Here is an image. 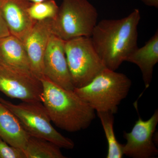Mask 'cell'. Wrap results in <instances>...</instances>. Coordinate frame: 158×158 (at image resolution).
<instances>
[{
  "instance_id": "obj_1",
  "label": "cell",
  "mask_w": 158,
  "mask_h": 158,
  "mask_svg": "<svg viewBox=\"0 0 158 158\" xmlns=\"http://www.w3.org/2000/svg\"><path fill=\"white\" fill-rule=\"evenodd\" d=\"M140 11L135 9L126 17L103 19L97 23L90 38L106 68L116 71L138 47Z\"/></svg>"
},
{
  "instance_id": "obj_2",
  "label": "cell",
  "mask_w": 158,
  "mask_h": 158,
  "mask_svg": "<svg viewBox=\"0 0 158 158\" xmlns=\"http://www.w3.org/2000/svg\"><path fill=\"white\" fill-rule=\"evenodd\" d=\"M42 102L54 124L69 132L88 128L95 118V111L73 90L56 85L44 77Z\"/></svg>"
},
{
  "instance_id": "obj_3",
  "label": "cell",
  "mask_w": 158,
  "mask_h": 158,
  "mask_svg": "<svg viewBox=\"0 0 158 158\" xmlns=\"http://www.w3.org/2000/svg\"><path fill=\"white\" fill-rule=\"evenodd\" d=\"M131 85L124 74L105 68L90 83L73 90L94 111L115 114Z\"/></svg>"
},
{
  "instance_id": "obj_4",
  "label": "cell",
  "mask_w": 158,
  "mask_h": 158,
  "mask_svg": "<svg viewBox=\"0 0 158 158\" xmlns=\"http://www.w3.org/2000/svg\"><path fill=\"white\" fill-rule=\"evenodd\" d=\"M98 16L96 8L88 0H62L53 19V34L64 41L90 37Z\"/></svg>"
},
{
  "instance_id": "obj_5",
  "label": "cell",
  "mask_w": 158,
  "mask_h": 158,
  "mask_svg": "<svg viewBox=\"0 0 158 158\" xmlns=\"http://www.w3.org/2000/svg\"><path fill=\"white\" fill-rule=\"evenodd\" d=\"M0 102L17 117L20 123L31 136L52 142L60 148L72 149L74 143L54 128L44 105L40 102H23L15 104L0 97Z\"/></svg>"
},
{
  "instance_id": "obj_6",
  "label": "cell",
  "mask_w": 158,
  "mask_h": 158,
  "mask_svg": "<svg viewBox=\"0 0 158 158\" xmlns=\"http://www.w3.org/2000/svg\"><path fill=\"white\" fill-rule=\"evenodd\" d=\"M64 48L74 88L87 85L106 68L90 37H78L65 41Z\"/></svg>"
},
{
  "instance_id": "obj_7",
  "label": "cell",
  "mask_w": 158,
  "mask_h": 158,
  "mask_svg": "<svg viewBox=\"0 0 158 158\" xmlns=\"http://www.w3.org/2000/svg\"><path fill=\"white\" fill-rule=\"evenodd\" d=\"M0 91L23 102H42L43 86L33 72L0 62Z\"/></svg>"
},
{
  "instance_id": "obj_8",
  "label": "cell",
  "mask_w": 158,
  "mask_h": 158,
  "mask_svg": "<svg viewBox=\"0 0 158 158\" xmlns=\"http://www.w3.org/2000/svg\"><path fill=\"white\" fill-rule=\"evenodd\" d=\"M158 123V110L148 120H144L139 116L131 131L123 132V138L127 141L123 144V154L133 158H152L157 156L158 150L154 136Z\"/></svg>"
},
{
  "instance_id": "obj_9",
  "label": "cell",
  "mask_w": 158,
  "mask_h": 158,
  "mask_svg": "<svg viewBox=\"0 0 158 158\" xmlns=\"http://www.w3.org/2000/svg\"><path fill=\"white\" fill-rule=\"evenodd\" d=\"M64 44L65 41L54 34L52 35L44 59V76L64 89L73 90Z\"/></svg>"
},
{
  "instance_id": "obj_10",
  "label": "cell",
  "mask_w": 158,
  "mask_h": 158,
  "mask_svg": "<svg viewBox=\"0 0 158 158\" xmlns=\"http://www.w3.org/2000/svg\"><path fill=\"white\" fill-rule=\"evenodd\" d=\"M52 21L53 19H50L37 21L22 41L28 57L31 70L40 79L44 77V59L53 34Z\"/></svg>"
},
{
  "instance_id": "obj_11",
  "label": "cell",
  "mask_w": 158,
  "mask_h": 158,
  "mask_svg": "<svg viewBox=\"0 0 158 158\" xmlns=\"http://www.w3.org/2000/svg\"><path fill=\"white\" fill-rule=\"evenodd\" d=\"M28 0H2L0 11L10 34L22 41L37 22L32 19Z\"/></svg>"
},
{
  "instance_id": "obj_12",
  "label": "cell",
  "mask_w": 158,
  "mask_h": 158,
  "mask_svg": "<svg viewBox=\"0 0 158 158\" xmlns=\"http://www.w3.org/2000/svg\"><path fill=\"white\" fill-rule=\"evenodd\" d=\"M126 61L139 67L145 88H148L152 81L154 68L158 62V30L143 47L133 51Z\"/></svg>"
},
{
  "instance_id": "obj_13",
  "label": "cell",
  "mask_w": 158,
  "mask_h": 158,
  "mask_svg": "<svg viewBox=\"0 0 158 158\" xmlns=\"http://www.w3.org/2000/svg\"><path fill=\"white\" fill-rule=\"evenodd\" d=\"M30 136L17 117L0 102V138L23 151Z\"/></svg>"
},
{
  "instance_id": "obj_14",
  "label": "cell",
  "mask_w": 158,
  "mask_h": 158,
  "mask_svg": "<svg viewBox=\"0 0 158 158\" xmlns=\"http://www.w3.org/2000/svg\"><path fill=\"white\" fill-rule=\"evenodd\" d=\"M0 62L33 72L22 41L11 34L0 38Z\"/></svg>"
},
{
  "instance_id": "obj_15",
  "label": "cell",
  "mask_w": 158,
  "mask_h": 158,
  "mask_svg": "<svg viewBox=\"0 0 158 158\" xmlns=\"http://www.w3.org/2000/svg\"><path fill=\"white\" fill-rule=\"evenodd\" d=\"M23 152L25 158H66L56 144L34 136H30Z\"/></svg>"
},
{
  "instance_id": "obj_16",
  "label": "cell",
  "mask_w": 158,
  "mask_h": 158,
  "mask_svg": "<svg viewBox=\"0 0 158 158\" xmlns=\"http://www.w3.org/2000/svg\"><path fill=\"white\" fill-rule=\"evenodd\" d=\"M104 131L108 143L107 158H122L124 155L123 144H120L114 130V114L108 112H97Z\"/></svg>"
},
{
  "instance_id": "obj_17",
  "label": "cell",
  "mask_w": 158,
  "mask_h": 158,
  "mask_svg": "<svg viewBox=\"0 0 158 158\" xmlns=\"http://www.w3.org/2000/svg\"><path fill=\"white\" fill-rule=\"evenodd\" d=\"M59 7L55 0L32 3L29 8L30 16L35 21L47 19H54L56 16Z\"/></svg>"
},
{
  "instance_id": "obj_18",
  "label": "cell",
  "mask_w": 158,
  "mask_h": 158,
  "mask_svg": "<svg viewBox=\"0 0 158 158\" xmlns=\"http://www.w3.org/2000/svg\"><path fill=\"white\" fill-rule=\"evenodd\" d=\"M0 158H25L23 152L0 138Z\"/></svg>"
},
{
  "instance_id": "obj_19",
  "label": "cell",
  "mask_w": 158,
  "mask_h": 158,
  "mask_svg": "<svg viewBox=\"0 0 158 158\" xmlns=\"http://www.w3.org/2000/svg\"><path fill=\"white\" fill-rule=\"evenodd\" d=\"M10 35L9 29L0 11V38L7 37Z\"/></svg>"
},
{
  "instance_id": "obj_20",
  "label": "cell",
  "mask_w": 158,
  "mask_h": 158,
  "mask_svg": "<svg viewBox=\"0 0 158 158\" xmlns=\"http://www.w3.org/2000/svg\"><path fill=\"white\" fill-rule=\"evenodd\" d=\"M142 2L150 7L158 8V0H141Z\"/></svg>"
},
{
  "instance_id": "obj_21",
  "label": "cell",
  "mask_w": 158,
  "mask_h": 158,
  "mask_svg": "<svg viewBox=\"0 0 158 158\" xmlns=\"http://www.w3.org/2000/svg\"><path fill=\"white\" fill-rule=\"evenodd\" d=\"M29 2L32 3H37L42 2L45 1H49V0H28Z\"/></svg>"
},
{
  "instance_id": "obj_22",
  "label": "cell",
  "mask_w": 158,
  "mask_h": 158,
  "mask_svg": "<svg viewBox=\"0 0 158 158\" xmlns=\"http://www.w3.org/2000/svg\"><path fill=\"white\" fill-rule=\"evenodd\" d=\"M2 0H0V6H1V4H2Z\"/></svg>"
}]
</instances>
